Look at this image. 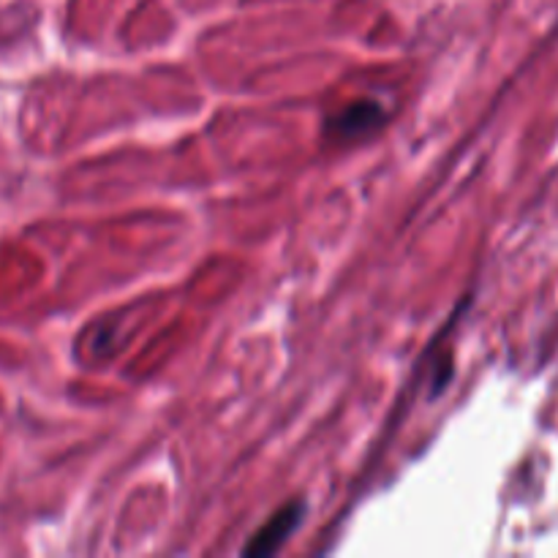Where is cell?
Listing matches in <instances>:
<instances>
[{"label":"cell","mask_w":558,"mask_h":558,"mask_svg":"<svg viewBox=\"0 0 558 558\" xmlns=\"http://www.w3.org/2000/svg\"><path fill=\"white\" fill-rule=\"evenodd\" d=\"M303 512H305L303 501H289L283 510H278L276 515H272L270 521H267L265 526L254 534V537H251V543L245 545V556L276 554V550L281 548L289 537H292L294 529L300 526V521H303Z\"/></svg>","instance_id":"7a4b0ae2"},{"label":"cell","mask_w":558,"mask_h":558,"mask_svg":"<svg viewBox=\"0 0 558 558\" xmlns=\"http://www.w3.org/2000/svg\"><path fill=\"white\" fill-rule=\"evenodd\" d=\"M385 107H379V104L371 101V98H363V101L349 104L341 112L332 114V118L327 120V134L336 142H352L371 134L374 129H379V125L385 123Z\"/></svg>","instance_id":"6da1fadb"}]
</instances>
